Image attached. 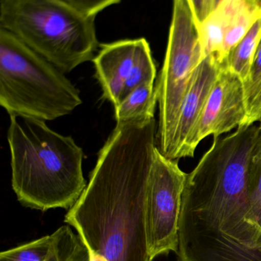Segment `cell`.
Masks as SVG:
<instances>
[{
  "label": "cell",
  "instance_id": "cell-13",
  "mask_svg": "<svg viewBox=\"0 0 261 261\" xmlns=\"http://www.w3.org/2000/svg\"><path fill=\"white\" fill-rule=\"evenodd\" d=\"M260 19L261 0H242L224 40L222 53V64L225 62L231 49Z\"/></svg>",
  "mask_w": 261,
  "mask_h": 261
},
{
  "label": "cell",
  "instance_id": "cell-8",
  "mask_svg": "<svg viewBox=\"0 0 261 261\" xmlns=\"http://www.w3.org/2000/svg\"><path fill=\"white\" fill-rule=\"evenodd\" d=\"M221 64L215 57L206 56L195 71L181 107L170 159L185 158L187 144L200 119Z\"/></svg>",
  "mask_w": 261,
  "mask_h": 261
},
{
  "label": "cell",
  "instance_id": "cell-15",
  "mask_svg": "<svg viewBox=\"0 0 261 261\" xmlns=\"http://www.w3.org/2000/svg\"><path fill=\"white\" fill-rule=\"evenodd\" d=\"M156 76V64L152 56L150 44L145 38H139L134 65L124 84L119 102L140 86L154 84Z\"/></svg>",
  "mask_w": 261,
  "mask_h": 261
},
{
  "label": "cell",
  "instance_id": "cell-21",
  "mask_svg": "<svg viewBox=\"0 0 261 261\" xmlns=\"http://www.w3.org/2000/svg\"><path fill=\"white\" fill-rule=\"evenodd\" d=\"M196 20L199 25L205 21L211 12L209 0H189Z\"/></svg>",
  "mask_w": 261,
  "mask_h": 261
},
{
  "label": "cell",
  "instance_id": "cell-3",
  "mask_svg": "<svg viewBox=\"0 0 261 261\" xmlns=\"http://www.w3.org/2000/svg\"><path fill=\"white\" fill-rule=\"evenodd\" d=\"M94 19L58 0H0V29L64 73L93 61L99 45Z\"/></svg>",
  "mask_w": 261,
  "mask_h": 261
},
{
  "label": "cell",
  "instance_id": "cell-18",
  "mask_svg": "<svg viewBox=\"0 0 261 261\" xmlns=\"http://www.w3.org/2000/svg\"><path fill=\"white\" fill-rule=\"evenodd\" d=\"M83 15L96 17L107 7L118 4L121 0H58Z\"/></svg>",
  "mask_w": 261,
  "mask_h": 261
},
{
  "label": "cell",
  "instance_id": "cell-6",
  "mask_svg": "<svg viewBox=\"0 0 261 261\" xmlns=\"http://www.w3.org/2000/svg\"><path fill=\"white\" fill-rule=\"evenodd\" d=\"M186 176L177 161L164 156L156 146L146 208L147 242L153 260L177 251L179 216Z\"/></svg>",
  "mask_w": 261,
  "mask_h": 261
},
{
  "label": "cell",
  "instance_id": "cell-20",
  "mask_svg": "<svg viewBox=\"0 0 261 261\" xmlns=\"http://www.w3.org/2000/svg\"><path fill=\"white\" fill-rule=\"evenodd\" d=\"M256 122L261 123V84L257 93L247 103L246 118L239 127L254 125Z\"/></svg>",
  "mask_w": 261,
  "mask_h": 261
},
{
  "label": "cell",
  "instance_id": "cell-12",
  "mask_svg": "<svg viewBox=\"0 0 261 261\" xmlns=\"http://www.w3.org/2000/svg\"><path fill=\"white\" fill-rule=\"evenodd\" d=\"M260 37L261 19L231 49L223 63L230 70L240 76L244 84L249 76Z\"/></svg>",
  "mask_w": 261,
  "mask_h": 261
},
{
  "label": "cell",
  "instance_id": "cell-1",
  "mask_svg": "<svg viewBox=\"0 0 261 261\" xmlns=\"http://www.w3.org/2000/svg\"><path fill=\"white\" fill-rule=\"evenodd\" d=\"M157 141L155 117L116 123L88 184L64 222L78 231L91 257L153 261L147 242V190Z\"/></svg>",
  "mask_w": 261,
  "mask_h": 261
},
{
  "label": "cell",
  "instance_id": "cell-19",
  "mask_svg": "<svg viewBox=\"0 0 261 261\" xmlns=\"http://www.w3.org/2000/svg\"><path fill=\"white\" fill-rule=\"evenodd\" d=\"M261 84V37L254 55V61L251 66V71L245 86V97L248 103L257 93Z\"/></svg>",
  "mask_w": 261,
  "mask_h": 261
},
{
  "label": "cell",
  "instance_id": "cell-11",
  "mask_svg": "<svg viewBox=\"0 0 261 261\" xmlns=\"http://www.w3.org/2000/svg\"><path fill=\"white\" fill-rule=\"evenodd\" d=\"M158 91L154 84H145L132 91L114 107L116 123L144 117H154Z\"/></svg>",
  "mask_w": 261,
  "mask_h": 261
},
{
  "label": "cell",
  "instance_id": "cell-2",
  "mask_svg": "<svg viewBox=\"0 0 261 261\" xmlns=\"http://www.w3.org/2000/svg\"><path fill=\"white\" fill-rule=\"evenodd\" d=\"M9 116L12 187L18 202L42 212L70 210L87 185L82 148L72 137L51 129L44 121Z\"/></svg>",
  "mask_w": 261,
  "mask_h": 261
},
{
  "label": "cell",
  "instance_id": "cell-14",
  "mask_svg": "<svg viewBox=\"0 0 261 261\" xmlns=\"http://www.w3.org/2000/svg\"><path fill=\"white\" fill-rule=\"evenodd\" d=\"M53 234V248L45 261H90L88 248L69 225L61 227Z\"/></svg>",
  "mask_w": 261,
  "mask_h": 261
},
{
  "label": "cell",
  "instance_id": "cell-9",
  "mask_svg": "<svg viewBox=\"0 0 261 261\" xmlns=\"http://www.w3.org/2000/svg\"><path fill=\"white\" fill-rule=\"evenodd\" d=\"M138 44L139 38L103 44L93 58L103 96L113 107L119 103L124 84L134 65Z\"/></svg>",
  "mask_w": 261,
  "mask_h": 261
},
{
  "label": "cell",
  "instance_id": "cell-16",
  "mask_svg": "<svg viewBox=\"0 0 261 261\" xmlns=\"http://www.w3.org/2000/svg\"><path fill=\"white\" fill-rule=\"evenodd\" d=\"M250 162L249 205L251 222L261 229V123Z\"/></svg>",
  "mask_w": 261,
  "mask_h": 261
},
{
  "label": "cell",
  "instance_id": "cell-4",
  "mask_svg": "<svg viewBox=\"0 0 261 261\" xmlns=\"http://www.w3.org/2000/svg\"><path fill=\"white\" fill-rule=\"evenodd\" d=\"M81 103L79 90L62 71L0 29V105L9 116L52 121Z\"/></svg>",
  "mask_w": 261,
  "mask_h": 261
},
{
  "label": "cell",
  "instance_id": "cell-17",
  "mask_svg": "<svg viewBox=\"0 0 261 261\" xmlns=\"http://www.w3.org/2000/svg\"><path fill=\"white\" fill-rule=\"evenodd\" d=\"M55 242L54 234L44 236L29 243L16 247L0 254V261H45Z\"/></svg>",
  "mask_w": 261,
  "mask_h": 261
},
{
  "label": "cell",
  "instance_id": "cell-5",
  "mask_svg": "<svg viewBox=\"0 0 261 261\" xmlns=\"http://www.w3.org/2000/svg\"><path fill=\"white\" fill-rule=\"evenodd\" d=\"M204 58L199 24L189 0H173L167 52L156 85L159 105L157 147L170 159L182 102Z\"/></svg>",
  "mask_w": 261,
  "mask_h": 261
},
{
  "label": "cell",
  "instance_id": "cell-7",
  "mask_svg": "<svg viewBox=\"0 0 261 261\" xmlns=\"http://www.w3.org/2000/svg\"><path fill=\"white\" fill-rule=\"evenodd\" d=\"M247 116L245 86L239 75L221 64L197 125L187 144L185 158H193L199 143L239 128Z\"/></svg>",
  "mask_w": 261,
  "mask_h": 261
},
{
  "label": "cell",
  "instance_id": "cell-10",
  "mask_svg": "<svg viewBox=\"0 0 261 261\" xmlns=\"http://www.w3.org/2000/svg\"><path fill=\"white\" fill-rule=\"evenodd\" d=\"M242 0H222L199 25L204 56H213L222 64L225 35Z\"/></svg>",
  "mask_w": 261,
  "mask_h": 261
},
{
  "label": "cell",
  "instance_id": "cell-22",
  "mask_svg": "<svg viewBox=\"0 0 261 261\" xmlns=\"http://www.w3.org/2000/svg\"><path fill=\"white\" fill-rule=\"evenodd\" d=\"M210 1V9H211V12L219 6V3L222 1V0H209ZM210 12V13H211Z\"/></svg>",
  "mask_w": 261,
  "mask_h": 261
}]
</instances>
